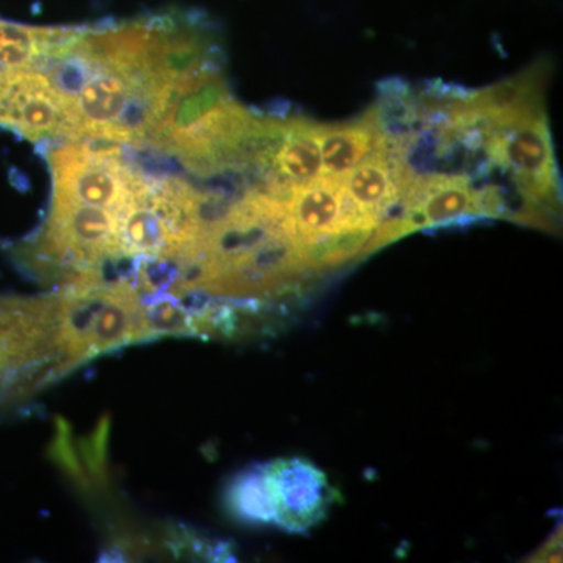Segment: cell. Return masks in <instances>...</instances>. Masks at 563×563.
I'll use <instances>...</instances> for the list:
<instances>
[{
	"label": "cell",
	"mask_w": 563,
	"mask_h": 563,
	"mask_svg": "<svg viewBox=\"0 0 563 563\" xmlns=\"http://www.w3.org/2000/svg\"><path fill=\"white\" fill-rule=\"evenodd\" d=\"M162 336H195L192 317L179 296L157 291L141 299L133 343L151 342Z\"/></svg>",
	"instance_id": "obj_10"
},
{
	"label": "cell",
	"mask_w": 563,
	"mask_h": 563,
	"mask_svg": "<svg viewBox=\"0 0 563 563\" xmlns=\"http://www.w3.org/2000/svg\"><path fill=\"white\" fill-rule=\"evenodd\" d=\"M54 198L113 211L118 217L131 202L139 173L120 161L118 150H92L69 143L51 152Z\"/></svg>",
	"instance_id": "obj_1"
},
{
	"label": "cell",
	"mask_w": 563,
	"mask_h": 563,
	"mask_svg": "<svg viewBox=\"0 0 563 563\" xmlns=\"http://www.w3.org/2000/svg\"><path fill=\"white\" fill-rule=\"evenodd\" d=\"M320 124L309 120H291L290 132L273 158V169L280 179L302 185L321 176V152L318 143Z\"/></svg>",
	"instance_id": "obj_9"
},
{
	"label": "cell",
	"mask_w": 563,
	"mask_h": 563,
	"mask_svg": "<svg viewBox=\"0 0 563 563\" xmlns=\"http://www.w3.org/2000/svg\"><path fill=\"white\" fill-rule=\"evenodd\" d=\"M139 84L117 70L98 69L81 87L74 103V139H109L111 128L131 101ZM109 143V141H107Z\"/></svg>",
	"instance_id": "obj_6"
},
{
	"label": "cell",
	"mask_w": 563,
	"mask_h": 563,
	"mask_svg": "<svg viewBox=\"0 0 563 563\" xmlns=\"http://www.w3.org/2000/svg\"><path fill=\"white\" fill-rule=\"evenodd\" d=\"M263 470L277 528L301 533L320 523L336 492L318 466L306 459L290 457L276 459Z\"/></svg>",
	"instance_id": "obj_3"
},
{
	"label": "cell",
	"mask_w": 563,
	"mask_h": 563,
	"mask_svg": "<svg viewBox=\"0 0 563 563\" xmlns=\"http://www.w3.org/2000/svg\"><path fill=\"white\" fill-rule=\"evenodd\" d=\"M224 507L239 523L274 525V509L263 465L251 466L232 477L225 487Z\"/></svg>",
	"instance_id": "obj_11"
},
{
	"label": "cell",
	"mask_w": 563,
	"mask_h": 563,
	"mask_svg": "<svg viewBox=\"0 0 563 563\" xmlns=\"http://www.w3.org/2000/svg\"><path fill=\"white\" fill-rule=\"evenodd\" d=\"M368 221L377 222L355 209L340 177L321 174L307 184L296 185L288 201L287 233L295 243Z\"/></svg>",
	"instance_id": "obj_4"
},
{
	"label": "cell",
	"mask_w": 563,
	"mask_h": 563,
	"mask_svg": "<svg viewBox=\"0 0 563 563\" xmlns=\"http://www.w3.org/2000/svg\"><path fill=\"white\" fill-rule=\"evenodd\" d=\"M372 110L358 120L342 124L320 125L318 143L321 152L322 176L343 177L365 161L379 140Z\"/></svg>",
	"instance_id": "obj_7"
},
{
	"label": "cell",
	"mask_w": 563,
	"mask_h": 563,
	"mask_svg": "<svg viewBox=\"0 0 563 563\" xmlns=\"http://www.w3.org/2000/svg\"><path fill=\"white\" fill-rule=\"evenodd\" d=\"M487 154L493 163L512 174L533 201L553 213L561 210L558 165L547 114L493 128Z\"/></svg>",
	"instance_id": "obj_2"
},
{
	"label": "cell",
	"mask_w": 563,
	"mask_h": 563,
	"mask_svg": "<svg viewBox=\"0 0 563 563\" xmlns=\"http://www.w3.org/2000/svg\"><path fill=\"white\" fill-rule=\"evenodd\" d=\"M377 225V222L372 221L358 222L314 236L307 242L295 243L303 269L307 273L324 272L363 257Z\"/></svg>",
	"instance_id": "obj_8"
},
{
	"label": "cell",
	"mask_w": 563,
	"mask_h": 563,
	"mask_svg": "<svg viewBox=\"0 0 563 563\" xmlns=\"http://www.w3.org/2000/svg\"><path fill=\"white\" fill-rule=\"evenodd\" d=\"M551 73V63L539 60L510 79L492 85L483 91H474L468 99L473 107L483 111L493 128L543 117L544 85Z\"/></svg>",
	"instance_id": "obj_5"
}]
</instances>
